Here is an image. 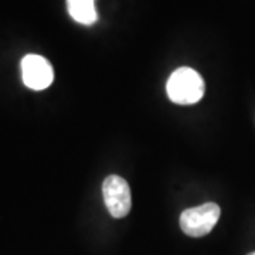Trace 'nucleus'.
<instances>
[{
	"label": "nucleus",
	"mask_w": 255,
	"mask_h": 255,
	"mask_svg": "<svg viewBox=\"0 0 255 255\" xmlns=\"http://www.w3.org/2000/svg\"><path fill=\"white\" fill-rule=\"evenodd\" d=\"M166 91L167 97L174 104L191 105L203 98L204 81L196 70L189 67H180L169 77Z\"/></svg>",
	"instance_id": "f257e3e1"
},
{
	"label": "nucleus",
	"mask_w": 255,
	"mask_h": 255,
	"mask_svg": "<svg viewBox=\"0 0 255 255\" xmlns=\"http://www.w3.org/2000/svg\"><path fill=\"white\" fill-rule=\"evenodd\" d=\"M220 213L219 204L216 203H206L184 210L180 216V228L190 237H204L217 224Z\"/></svg>",
	"instance_id": "f03ea898"
},
{
	"label": "nucleus",
	"mask_w": 255,
	"mask_h": 255,
	"mask_svg": "<svg viewBox=\"0 0 255 255\" xmlns=\"http://www.w3.org/2000/svg\"><path fill=\"white\" fill-rule=\"evenodd\" d=\"M102 194L105 206L114 219L127 217L132 206V196L125 179L117 174L108 176L102 183Z\"/></svg>",
	"instance_id": "7ed1b4c3"
},
{
	"label": "nucleus",
	"mask_w": 255,
	"mask_h": 255,
	"mask_svg": "<svg viewBox=\"0 0 255 255\" xmlns=\"http://www.w3.org/2000/svg\"><path fill=\"white\" fill-rule=\"evenodd\" d=\"M21 78L27 88L41 91L51 85L54 80V71L51 64L44 57L28 54L21 60Z\"/></svg>",
	"instance_id": "20e7f679"
},
{
	"label": "nucleus",
	"mask_w": 255,
	"mask_h": 255,
	"mask_svg": "<svg viewBox=\"0 0 255 255\" xmlns=\"http://www.w3.org/2000/svg\"><path fill=\"white\" fill-rule=\"evenodd\" d=\"M70 16L85 26H91L97 21L98 14L95 10V0H67Z\"/></svg>",
	"instance_id": "39448f33"
},
{
	"label": "nucleus",
	"mask_w": 255,
	"mask_h": 255,
	"mask_svg": "<svg viewBox=\"0 0 255 255\" xmlns=\"http://www.w3.org/2000/svg\"><path fill=\"white\" fill-rule=\"evenodd\" d=\"M248 255H255V253H251V254H248Z\"/></svg>",
	"instance_id": "423d86ee"
}]
</instances>
